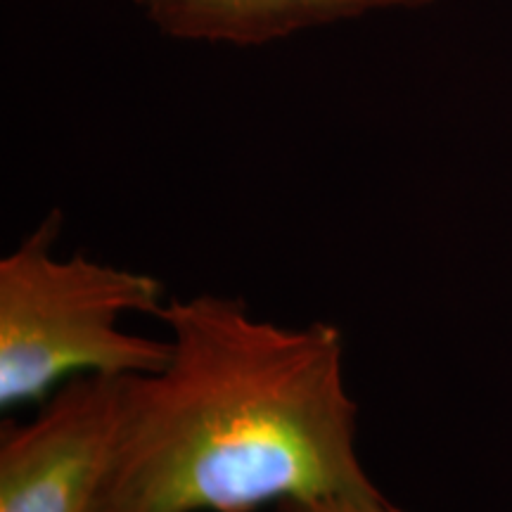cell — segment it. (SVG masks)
Returning <instances> with one entry per match:
<instances>
[{"label":"cell","mask_w":512,"mask_h":512,"mask_svg":"<svg viewBox=\"0 0 512 512\" xmlns=\"http://www.w3.org/2000/svg\"><path fill=\"white\" fill-rule=\"evenodd\" d=\"M157 320L169 361L126 380L95 512L382 501L358 456L337 325H278L209 292L171 297Z\"/></svg>","instance_id":"obj_1"},{"label":"cell","mask_w":512,"mask_h":512,"mask_svg":"<svg viewBox=\"0 0 512 512\" xmlns=\"http://www.w3.org/2000/svg\"><path fill=\"white\" fill-rule=\"evenodd\" d=\"M62 214L0 259V408L46 401L79 375H147L169 361V337L121 328L128 313L157 318L169 302L155 275L55 254Z\"/></svg>","instance_id":"obj_2"},{"label":"cell","mask_w":512,"mask_h":512,"mask_svg":"<svg viewBox=\"0 0 512 512\" xmlns=\"http://www.w3.org/2000/svg\"><path fill=\"white\" fill-rule=\"evenodd\" d=\"M128 377L79 375L0 425V512H95Z\"/></svg>","instance_id":"obj_3"},{"label":"cell","mask_w":512,"mask_h":512,"mask_svg":"<svg viewBox=\"0 0 512 512\" xmlns=\"http://www.w3.org/2000/svg\"><path fill=\"white\" fill-rule=\"evenodd\" d=\"M176 41L252 48L302 31L387 10H420L434 0H133Z\"/></svg>","instance_id":"obj_4"},{"label":"cell","mask_w":512,"mask_h":512,"mask_svg":"<svg viewBox=\"0 0 512 512\" xmlns=\"http://www.w3.org/2000/svg\"><path fill=\"white\" fill-rule=\"evenodd\" d=\"M273 512H403L389 503L382 501H283L273 505Z\"/></svg>","instance_id":"obj_5"}]
</instances>
